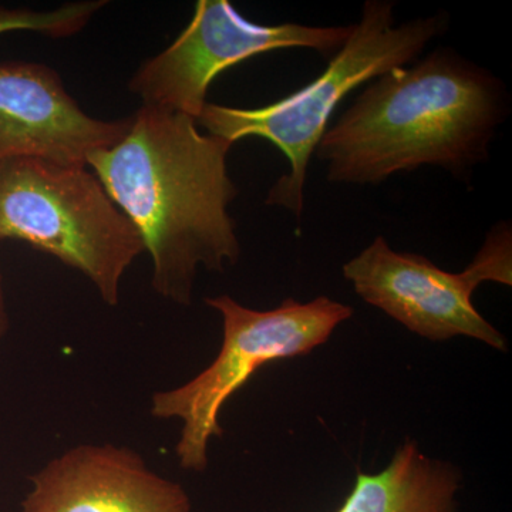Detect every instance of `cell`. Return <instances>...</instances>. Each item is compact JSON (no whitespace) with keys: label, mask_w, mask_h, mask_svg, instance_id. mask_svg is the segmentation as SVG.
<instances>
[{"label":"cell","mask_w":512,"mask_h":512,"mask_svg":"<svg viewBox=\"0 0 512 512\" xmlns=\"http://www.w3.org/2000/svg\"><path fill=\"white\" fill-rule=\"evenodd\" d=\"M343 275L363 301L421 338L441 342L467 336L507 350L503 333L474 306L473 293L483 282L512 285L510 222L494 225L460 274L444 271L426 256L393 251L380 235L343 266Z\"/></svg>","instance_id":"obj_6"},{"label":"cell","mask_w":512,"mask_h":512,"mask_svg":"<svg viewBox=\"0 0 512 512\" xmlns=\"http://www.w3.org/2000/svg\"><path fill=\"white\" fill-rule=\"evenodd\" d=\"M352 30L353 25H258L239 15L227 0H200L190 25L167 49L138 67L128 89L143 100V106L177 111L197 120L208 103L211 83L229 67L292 47L333 56Z\"/></svg>","instance_id":"obj_7"},{"label":"cell","mask_w":512,"mask_h":512,"mask_svg":"<svg viewBox=\"0 0 512 512\" xmlns=\"http://www.w3.org/2000/svg\"><path fill=\"white\" fill-rule=\"evenodd\" d=\"M9 329V315L6 309L5 288H3V276L0 271V339L6 335Z\"/></svg>","instance_id":"obj_12"},{"label":"cell","mask_w":512,"mask_h":512,"mask_svg":"<svg viewBox=\"0 0 512 512\" xmlns=\"http://www.w3.org/2000/svg\"><path fill=\"white\" fill-rule=\"evenodd\" d=\"M205 302L222 318L220 353L190 382L151 399L156 419L183 423L175 454L181 467L195 473L208 466L212 437L222 436L221 410L229 397L266 363L308 355L328 342L333 330L353 315L350 306L328 296L306 303L289 298L272 311L245 308L228 295Z\"/></svg>","instance_id":"obj_5"},{"label":"cell","mask_w":512,"mask_h":512,"mask_svg":"<svg viewBox=\"0 0 512 512\" xmlns=\"http://www.w3.org/2000/svg\"><path fill=\"white\" fill-rule=\"evenodd\" d=\"M394 8L392 0H367L362 18L325 72L298 92L258 109L205 104L195 121L208 134L232 144L265 138L288 158L289 173L276 181L266 204L301 217L309 161L342 100L362 84L416 62L448 29L450 18L441 12L396 25Z\"/></svg>","instance_id":"obj_3"},{"label":"cell","mask_w":512,"mask_h":512,"mask_svg":"<svg viewBox=\"0 0 512 512\" xmlns=\"http://www.w3.org/2000/svg\"><path fill=\"white\" fill-rule=\"evenodd\" d=\"M22 512H191L181 484L127 447L82 444L30 477Z\"/></svg>","instance_id":"obj_9"},{"label":"cell","mask_w":512,"mask_h":512,"mask_svg":"<svg viewBox=\"0 0 512 512\" xmlns=\"http://www.w3.org/2000/svg\"><path fill=\"white\" fill-rule=\"evenodd\" d=\"M508 100L490 70L439 47L367 83L315 154L336 184L377 185L421 167L461 178L487 161Z\"/></svg>","instance_id":"obj_2"},{"label":"cell","mask_w":512,"mask_h":512,"mask_svg":"<svg viewBox=\"0 0 512 512\" xmlns=\"http://www.w3.org/2000/svg\"><path fill=\"white\" fill-rule=\"evenodd\" d=\"M106 2L70 3L50 12L0 9V35L15 30H32L59 39L76 35Z\"/></svg>","instance_id":"obj_11"},{"label":"cell","mask_w":512,"mask_h":512,"mask_svg":"<svg viewBox=\"0 0 512 512\" xmlns=\"http://www.w3.org/2000/svg\"><path fill=\"white\" fill-rule=\"evenodd\" d=\"M130 124L131 117L106 121L84 113L46 64L0 63V163L40 158L87 167V158L119 143Z\"/></svg>","instance_id":"obj_8"},{"label":"cell","mask_w":512,"mask_h":512,"mask_svg":"<svg viewBox=\"0 0 512 512\" xmlns=\"http://www.w3.org/2000/svg\"><path fill=\"white\" fill-rule=\"evenodd\" d=\"M6 239L82 272L109 306L119 305L121 279L146 252L89 167L40 158L0 163V242Z\"/></svg>","instance_id":"obj_4"},{"label":"cell","mask_w":512,"mask_h":512,"mask_svg":"<svg viewBox=\"0 0 512 512\" xmlns=\"http://www.w3.org/2000/svg\"><path fill=\"white\" fill-rule=\"evenodd\" d=\"M460 470L404 441L386 468L357 471L352 491L336 512H457Z\"/></svg>","instance_id":"obj_10"},{"label":"cell","mask_w":512,"mask_h":512,"mask_svg":"<svg viewBox=\"0 0 512 512\" xmlns=\"http://www.w3.org/2000/svg\"><path fill=\"white\" fill-rule=\"evenodd\" d=\"M232 146L190 116L141 106L119 143L87 158L143 239L154 291L178 305H190L200 266L222 272L241 255L228 214L238 194L227 167Z\"/></svg>","instance_id":"obj_1"}]
</instances>
